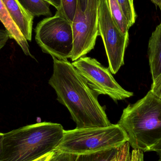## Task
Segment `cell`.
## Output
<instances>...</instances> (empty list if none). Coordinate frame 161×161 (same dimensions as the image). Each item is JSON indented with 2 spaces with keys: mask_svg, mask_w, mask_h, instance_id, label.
<instances>
[{
  "mask_svg": "<svg viewBox=\"0 0 161 161\" xmlns=\"http://www.w3.org/2000/svg\"><path fill=\"white\" fill-rule=\"evenodd\" d=\"M87 1L88 0H78V3L80 6V8L82 11L85 10L87 6Z\"/></svg>",
  "mask_w": 161,
  "mask_h": 161,
  "instance_id": "obj_25",
  "label": "cell"
},
{
  "mask_svg": "<svg viewBox=\"0 0 161 161\" xmlns=\"http://www.w3.org/2000/svg\"><path fill=\"white\" fill-rule=\"evenodd\" d=\"M64 130L60 124L42 122L4 133L0 161H34L54 152Z\"/></svg>",
  "mask_w": 161,
  "mask_h": 161,
  "instance_id": "obj_2",
  "label": "cell"
},
{
  "mask_svg": "<svg viewBox=\"0 0 161 161\" xmlns=\"http://www.w3.org/2000/svg\"><path fill=\"white\" fill-rule=\"evenodd\" d=\"M150 91L161 98V73L156 79L153 80Z\"/></svg>",
  "mask_w": 161,
  "mask_h": 161,
  "instance_id": "obj_19",
  "label": "cell"
},
{
  "mask_svg": "<svg viewBox=\"0 0 161 161\" xmlns=\"http://www.w3.org/2000/svg\"><path fill=\"white\" fill-rule=\"evenodd\" d=\"M36 42L42 52L59 60L71 58L74 46L72 23L57 11L40 22L35 29Z\"/></svg>",
  "mask_w": 161,
  "mask_h": 161,
  "instance_id": "obj_5",
  "label": "cell"
},
{
  "mask_svg": "<svg viewBox=\"0 0 161 161\" xmlns=\"http://www.w3.org/2000/svg\"><path fill=\"white\" fill-rule=\"evenodd\" d=\"M98 36L102 38L108 57L109 69L116 74L124 65L125 52L129 35L122 33L112 17L108 0H99L98 8Z\"/></svg>",
  "mask_w": 161,
  "mask_h": 161,
  "instance_id": "obj_6",
  "label": "cell"
},
{
  "mask_svg": "<svg viewBox=\"0 0 161 161\" xmlns=\"http://www.w3.org/2000/svg\"><path fill=\"white\" fill-rule=\"evenodd\" d=\"M154 3L158 6L161 11V0H151Z\"/></svg>",
  "mask_w": 161,
  "mask_h": 161,
  "instance_id": "obj_27",
  "label": "cell"
},
{
  "mask_svg": "<svg viewBox=\"0 0 161 161\" xmlns=\"http://www.w3.org/2000/svg\"><path fill=\"white\" fill-rule=\"evenodd\" d=\"M148 56L153 80L161 73V24L157 26L149 39Z\"/></svg>",
  "mask_w": 161,
  "mask_h": 161,
  "instance_id": "obj_11",
  "label": "cell"
},
{
  "mask_svg": "<svg viewBox=\"0 0 161 161\" xmlns=\"http://www.w3.org/2000/svg\"><path fill=\"white\" fill-rule=\"evenodd\" d=\"M158 161H161V158H160L159 159Z\"/></svg>",
  "mask_w": 161,
  "mask_h": 161,
  "instance_id": "obj_28",
  "label": "cell"
},
{
  "mask_svg": "<svg viewBox=\"0 0 161 161\" xmlns=\"http://www.w3.org/2000/svg\"><path fill=\"white\" fill-rule=\"evenodd\" d=\"M128 161H144L143 152L139 149H133L130 152Z\"/></svg>",
  "mask_w": 161,
  "mask_h": 161,
  "instance_id": "obj_20",
  "label": "cell"
},
{
  "mask_svg": "<svg viewBox=\"0 0 161 161\" xmlns=\"http://www.w3.org/2000/svg\"><path fill=\"white\" fill-rule=\"evenodd\" d=\"M0 21L5 27L9 38L15 40L26 55L32 57L27 41L24 36L2 0H0Z\"/></svg>",
  "mask_w": 161,
  "mask_h": 161,
  "instance_id": "obj_10",
  "label": "cell"
},
{
  "mask_svg": "<svg viewBox=\"0 0 161 161\" xmlns=\"http://www.w3.org/2000/svg\"><path fill=\"white\" fill-rule=\"evenodd\" d=\"M43 1L54 7L58 11L60 10L61 7V0H43Z\"/></svg>",
  "mask_w": 161,
  "mask_h": 161,
  "instance_id": "obj_22",
  "label": "cell"
},
{
  "mask_svg": "<svg viewBox=\"0 0 161 161\" xmlns=\"http://www.w3.org/2000/svg\"><path fill=\"white\" fill-rule=\"evenodd\" d=\"M75 156L60 151H54L53 155L48 161H73Z\"/></svg>",
  "mask_w": 161,
  "mask_h": 161,
  "instance_id": "obj_18",
  "label": "cell"
},
{
  "mask_svg": "<svg viewBox=\"0 0 161 161\" xmlns=\"http://www.w3.org/2000/svg\"><path fill=\"white\" fill-rule=\"evenodd\" d=\"M130 145L128 142L121 146L114 157L109 161H128L130 156Z\"/></svg>",
  "mask_w": 161,
  "mask_h": 161,
  "instance_id": "obj_17",
  "label": "cell"
},
{
  "mask_svg": "<svg viewBox=\"0 0 161 161\" xmlns=\"http://www.w3.org/2000/svg\"><path fill=\"white\" fill-rule=\"evenodd\" d=\"M2 1L24 36L27 41H31L34 16L24 8L19 0Z\"/></svg>",
  "mask_w": 161,
  "mask_h": 161,
  "instance_id": "obj_9",
  "label": "cell"
},
{
  "mask_svg": "<svg viewBox=\"0 0 161 161\" xmlns=\"http://www.w3.org/2000/svg\"><path fill=\"white\" fill-rule=\"evenodd\" d=\"M116 1L131 27L135 23L137 18V15L133 5V0Z\"/></svg>",
  "mask_w": 161,
  "mask_h": 161,
  "instance_id": "obj_15",
  "label": "cell"
},
{
  "mask_svg": "<svg viewBox=\"0 0 161 161\" xmlns=\"http://www.w3.org/2000/svg\"><path fill=\"white\" fill-rule=\"evenodd\" d=\"M109 8L112 17L122 33L129 35L130 26L116 0H108Z\"/></svg>",
  "mask_w": 161,
  "mask_h": 161,
  "instance_id": "obj_12",
  "label": "cell"
},
{
  "mask_svg": "<svg viewBox=\"0 0 161 161\" xmlns=\"http://www.w3.org/2000/svg\"><path fill=\"white\" fill-rule=\"evenodd\" d=\"M53 72L49 83L57 100L70 113L76 128L105 127L112 125L97 99L98 95L68 60L53 58Z\"/></svg>",
  "mask_w": 161,
  "mask_h": 161,
  "instance_id": "obj_1",
  "label": "cell"
},
{
  "mask_svg": "<svg viewBox=\"0 0 161 161\" xmlns=\"http://www.w3.org/2000/svg\"><path fill=\"white\" fill-rule=\"evenodd\" d=\"M129 141L125 130L118 124L105 127L75 128L64 130L55 151L71 155H89L119 148Z\"/></svg>",
  "mask_w": 161,
  "mask_h": 161,
  "instance_id": "obj_4",
  "label": "cell"
},
{
  "mask_svg": "<svg viewBox=\"0 0 161 161\" xmlns=\"http://www.w3.org/2000/svg\"><path fill=\"white\" fill-rule=\"evenodd\" d=\"M54 152L46 154L45 156H43V157H41V158H39L38 159L34 161H48L51 158L52 156L53 155Z\"/></svg>",
  "mask_w": 161,
  "mask_h": 161,
  "instance_id": "obj_24",
  "label": "cell"
},
{
  "mask_svg": "<svg viewBox=\"0 0 161 161\" xmlns=\"http://www.w3.org/2000/svg\"><path fill=\"white\" fill-rule=\"evenodd\" d=\"M4 133H1L0 132V155L2 153V145H3V138Z\"/></svg>",
  "mask_w": 161,
  "mask_h": 161,
  "instance_id": "obj_26",
  "label": "cell"
},
{
  "mask_svg": "<svg viewBox=\"0 0 161 161\" xmlns=\"http://www.w3.org/2000/svg\"><path fill=\"white\" fill-rule=\"evenodd\" d=\"M72 63L87 80L90 88L98 95L108 96L114 101L133 96V93L122 88L109 69L105 68L95 58L82 57Z\"/></svg>",
  "mask_w": 161,
  "mask_h": 161,
  "instance_id": "obj_8",
  "label": "cell"
},
{
  "mask_svg": "<svg viewBox=\"0 0 161 161\" xmlns=\"http://www.w3.org/2000/svg\"><path fill=\"white\" fill-rule=\"evenodd\" d=\"M117 124L126 132L133 149L148 152L161 140V98L150 90L124 109Z\"/></svg>",
  "mask_w": 161,
  "mask_h": 161,
  "instance_id": "obj_3",
  "label": "cell"
},
{
  "mask_svg": "<svg viewBox=\"0 0 161 161\" xmlns=\"http://www.w3.org/2000/svg\"><path fill=\"white\" fill-rule=\"evenodd\" d=\"M61 7L58 12L72 22L78 5V0H61Z\"/></svg>",
  "mask_w": 161,
  "mask_h": 161,
  "instance_id": "obj_16",
  "label": "cell"
},
{
  "mask_svg": "<svg viewBox=\"0 0 161 161\" xmlns=\"http://www.w3.org/2000/svg\"><path fill=\"white\" fill-rule=\"evenodd\" d=\"M25 8L35 17L52 15L49 4L43 0H19Z\"/></svg>",
  "mask_w": 161,
  "mask_h": 161,
  "instance_id": "obj_13",
  "label": "cell"
},
{
  "mask_svg": "<svg viewBox=\"0 0 161 161\" xmlns=\"http://www.w3.org/2000/svg\"><path fill=\"white\" fill-rule=\"evenodd\" d=\"M98 2L99 0H88L84 11L78 3L72 22L74 46L70 58L73 62L84 57L94 48L98 36Z\"/></svg>",
  "mask_w": 161,
  "mask_h": 161,
  "instance_id": "obj_7",
  "label": "cell"
},
{
  "mask_svg": "<svg viewBox=\"0 0 161 161\" xmlns=\"http://www.w3.org/2000/svg\"><path fill=\"white\" fill-rule=\"evenodd\" d=\"M149 151H154L156 152L161 158V140L159 142H158L156 144L153 146L149 150Z\"/></svg>",
  "mask_w": 161,
  "mask_h": 161,
  "instance_id": "obj_23",
  "label": "cell"
},
{
  "mask_svg": "<svg viewBox=\"0 0 161 161\" xmlns=\"http://www.w3.org/2000/svg\"><path fill=\"white\" fill-rule=\"evenodd\" d=\"M160 24H161V23H160Z\"/></svg>",
  "mask_w": 161,
  "mask_h": 161,
  "instance_id": "obj_29",
  "label": "cell"
},
{
  "mask_svg": "<svg viewBox=\"0 0 161 161\" xmlns=\"http://www.w3.org/2000/svg\"><path fill=\"white\" fill-rule=\"evenodd\" d=\"M9 36L6 30L0 29V50L7 42Z\"/></svg>",
  "mask_w": 161,
  "mask_h": 161,
  "instance_id": "obj_21",
  "label": "cell"
},
{
  "mask_svg": "<svg viewBox=\"0 0 161 161\" xmlns=\"http://www.w3.org/2000/svg\"><path fill=\"white\" fill-rule=\"evenodd\" d=\"M118 149L113 148L94 154L75 156L73 161H109L114 157Z\"/></svg>",
  "mask_w": 161,
  "mask_h": 161,
  "instance_id": "obj_14",
  "label": "cell"
}]
</instances>
